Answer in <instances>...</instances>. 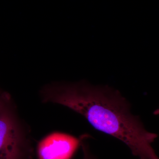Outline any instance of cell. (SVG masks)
<instances>
[{"mask_svg": "<svg viewBox=\"0 0 159 159\" xmlns=\"http://www.w3.org/2000/svg\"></svg>", "mask_w": 159, "mask_h": 159, "instance_id": "7", "label": "cell"}, {"mask_svg": "<svg viewBox=\"0 0 159 159\" xmlns=\"http://www.w3.org/2000/svg\"><path fill=\"white\" fill-rule=\"evenodd\" d=\"M39 93L43 103L62 105L80 114L95 129L123 142L139 159H159L152 145L158 135L145 129L116 89L84 80L55 81L44 85Z\"/></svg>", "mask_w": 159, "mask_h": 159, "instance_id": "1", "label": "cell"}, {"mask_svg": "<svg viewBox=\"0 0 159 159\" xmlns=\"http://www.w3.org/2000/svg\"><path fill=\"white\" fill-rule=\"evenodd\" d=\"M2 91H3L1 90V89H0V94H1V93H2Z\"/></svg>", "mask_w": 159, "mask_h": 159, "instance_id": "6", "label": "cell"}, {"mask_svg": "<svg viewBox=\"0 0 159 159\" xmlns=\"http://www.w3.org/2000/svg\"><path fill=\"white\" fill-rule=\"evenodd\" d=\"M34 153L31 130L10 94L4 91L0 100V159H32Z\"/></svg>", "mask_w": 159, "mask_h": 159, "instance_id": "2", "label": "cell"}, {"mask_svg": "<svg viewBox=\"0 0 159 159\" xmlns=\"http://www.w3.org/2000/svg\"><path fill=\"white\" fill-rule=\"evenodd\" d=\"M89 137L88 134H84L80 137V146L82 147L83 152V159H95L90 151L88 145L85 142V140Z\"/></svg>", "mask_w": 159, "mask_h": 159, "instance_id": "4", "label": "cell"}, {"mask_svg": "<svg viewBox=\"0 0 159 159\" xmlns=\"http://www.w3.org/2000/svg\"><path fill=\"white\" fill-rule=\"evenodd\" d=\"M3 92V91L2 92V93L0 94V100H1V96H2V94Z\"/></svg>", "mask_w": 159, "mask_h": 159, "instance_id": "5", "label": "cell"}, {"mask_svg": "<svg viewBox=\"0 0 159 159\" xmlns=\"http://www.w3.org/2000/svg\"><path fill=\"white\" fill-rule=\"evenodd\" d=\"M80 145V138L60 132L49 134L39 142L38 159H70Z\"/></svg>", "mask_w": 159, "mask_h": 159, "instance_id": "3", "label": "cell"}]
</instances>
